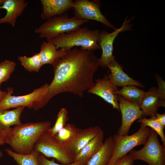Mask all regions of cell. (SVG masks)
<instances>
[{"mask_svg":"<svg viewBox=\"0 0 165 165\" xmlns=\"http://www.w3.org/2000/svg\"><path fill=\"white\" fill-rule=\"evenodd\" d=\"M16 66L15 62L8 60L0 63V81L2 83L8 80Z\"/></svg>","mask_w":165,"mask_h":165,"instance_id":"83f0119b","label":"cell"},{"mask_svg":"<svg viewBox=\"0 0 165 165\" xmlns=\"http://www.w3.org/2000/svg\"><path fill=\"white\" fill-rule=\"evenodd\" d=\"M94 86L87 90L88 93L96 94L111 105L113 108L120 111L118 96L115 93L117 86L113 84L105 75L102 79L95 80Z\"/></svg>","mask_w":165,"mask_h":165,"instance_id":"7c38bea8","label":"cell"},{"mask_svg":"<svg viewBox=\"0 0 165 165\" xmlns=\"http://www.w3.org/2000/svg\"><path fill=\"white\" fill-rule=\"evenodd\" d=\"M42 11L40 17L47 20L65 13L74 6L72 0H41Z\"/></svg>","mask_w":165,"mask_h":165,"instance_id":"9a60e30c","label":"cell"},{"mask_svg":"<svg viewBox=\"0 0 165 165\" xmlns=\"http://www.w3.org/2000/svg\"><path fill=\"white\" fill-rule=\"evenodd\" d=\"M66 50L62 49H57L52 43L43 42L40 47L39 52L42 65L50 64L52 65L57 60L62 57Z\"/></svg>","mask_w":165,"mask_h":165,"instance_id":"44dd1931","label":"cell"},{"mask_svg":"<svg viewBox=\"0 0 165 165\" xmlns=\"http://www.w3.org/2000/svg\"><path fill=\"white\" fill-rule=\"evenodd\" d=\"M5 150L18 165H39V157L41 153L35 150L28 154H19L8 148H6Z\"/></svg>","mask_w":165,"mask_h":165,"instance_id":"603a6c76","label":"cell"},{"mask_svg":"<svg viewBox=\"0 0 165 165\" xmlns=\"http://www.w3.org/2000/svg\"><path fill=\"white\" fill-rule=\"evenodd\" d=\"M88 21L75 16L70 18L68 14L65 13L46 20L36 28L34 31L36 34H38L41 38H46L48 40L61 34L75 31Z\"/></svg>","mask_w":165,"mask_h":165,"instance_id":"277c9868","label":"cell"},{"mask_svg":"<svg viewBox=\"0 0 165 165\" xmlns=\"http://www.w3.org/2000/svg\"><path fill=\"white\" fill-rule=\"evenodd\" d=\"M55 159L53 158L51 160H49L46 158L43 154L41 153L39 157V165H85L80 162H74L73 163L69 164H59L56 163Z\"/></svg>","mask_w":165,"mask_h":165,"instance_id":"f1b7e54d","label":"cell"},{"mask_svg":"<svg viewBox=\"0 0 165 165\" xmlns=\"http://www.w3.org/2000/svg\"><path fill=\"white\" fill-rule=\"evenodd\" d=\"M145 91L134 86H127L117 90L115 93L129 103L139 107Z\"/></svg>","mask_w":165,"mask_h":165,"instance_id":"7402d4cb","label":"cell"},{"mask_svg":"<svg viewBox=\"0 0 165 165\" xmlns=\"http://www.w3.org/2000/svg\"><path fill=\"white\" fill-rule=\"evenodd\" d=\"M158 122L165 127V114H160L157 113L155 115Z\"/></svg>","mask_w":165,"mask_h":165,"instance_id":"1f68e13d","label":"cell"},{"mask_svg":"<svg viewBox=\"0 0 165 165\" xmlns=\"http://www.w3.org/2000/svg\"><path fill=\"white\" fill-rule=\"evenodd\" d=\"M156 78L159 87L158 89L157 90V92L161 98L164 100L165 98V82L160 77H156Z\"/></svg>","mask_w":165,"mask_h":165,"instance_id":"4dcf8cb0","label":"cell"},{"mask_svg":"<svg viewBox=\"0 0 165 165\" xmlns=\"http://www.w3.org/2000/svg\"><path fill=\"white\" fill-rule=\"evenodd\" d=\"M134 161L129 155H127L110 163L108 165H134Z\"/></svg>","mask_w":165,"mask_h":165,"instance_id":"f546056e","label":"cell"},{"mask_svg":"<svg viewBox=\"0 0 165 165\" xmlns=\"http://www.w3.org/2000/svg\"><path fill=\"white\" fill-rule=\"evenodd\" d=\"M161 106H165V101L161 98L157 90L152 89L148 92H145L139 107L143 112L142 118L146 116L155 115L158 107Z\"/></svg>","mask_w":165,"mask_h":165,"instance_id":"ac0fdd59","label":"cell"},{"mask_svg":"<svg viewBox=\"0 0 165 165\" xmlns=\"http://www.w3.org/2000/svg\"><path fill=\"white\" fill-rule=\"evenodd\" d=\"M74 2V16L81 19L97 21L108 28L116 29L101 13L99 1L76 0Z\"/></svg>","mask_w":165,"mask_h":165,"instance_id":"30bf717a","label":"cell"},{"mask_svg":"<svg viewBox=\"0 0 165 165\" xmlns=\"http://www.w3.org/2000/svg\"><path fill=\"white\" fill-rule=\"evenodd\" d=\"M4 145V144L3 142L2 141L0 140V146Z\"/></svg>","mask_w":165,"mask_h":165,"instance_id":"d590c367","label":"cell"},{"mask_svg":"<svg viewBox=\"0 0 165 165\" xmlns=\"http://www.w3.org/2000/svg\"><path fill=\"white\" fill-rule=\"evenodd\" d=\"M138 122L141 123L140 126L150 127L155 131L159 135L163 145L165 146V136L163 131L165 127L157 122L155 115L151 116L150 119L142 118L138 119Z\"/></svg>","mask_w":165,"mask_h":165,"instance_id":"d4e9b609","label":"cell"},{"mask_svg":"<svg viewBox=\"0 0 165 165\" xmlns=\"http://www.w3.org/2000/svg\"><path fill=\"white\" fill-rule=\"evenodd\" d=\"M99 32L98 30L80 28L47 41L53 43L57 49L68 50L75 46H81V49L93 51L101 49L97 42Z\"/></svg>","mask_w":165,"mask_h":165,"instance_id":"3957f363","label":"cell"},{"mask_svg":"<svg viewBox=\"0 0 165 165\" xmlns=\"http://www.w3.org/2000/svg\"><path fill=\"white\" fill-rule=\"evenodd\" d=\"M52 65L53 79L42 100L36 106L35 111L44 107L54 96L62 93L83 97L84 92L95 85L94 75L100 66L99 58L93 51L77 48L66 50L64 55Z\"/></svg>","mask_w":165,"mask_h":165,"instance_id":"6da1fadb","label":"cell"},{"mask_svg":"<svg viewBox=\"0 0 165 165\" xmlns=\"http://www.w3.org/2000/svg\"><path fill=\"white\" fill-rule=\"evenodd\" d=\"M28 4L24 0H5L0 9L6 11V15L0 18V24L7 23L15 27L17 17L20 16Z\"/></svg>","mask_w":165,"mask_h":165,"instance_id":"2e32d148","label":"cell"},{"mask_svg":"<svg viewBox=\"0 0 165 165\" xmlns=\"http://www.w3.org/2000/svg\"><path fill=\"white\" fill-rule=\"evenodd\" d=\"M130 21V20L125 18L121 27L119 29H114L112 33L104 30L100 31L97 42L102 50L101 56L99 58L100 66L102 68L107 67L115 59V57L113 55L114 41L120 32L130 30L132 26L131 24H129Z\"/></svg>","mask_w":165,"mask_h":165,"instance_id":"9c48e42d","label":"cell"},{"mask_svg":"<svg viewBox=\"0 0 165 165\" xmlns=\"http://www.w3.org/2000/svg\"><path fill=\"white\" fill-rule=\"evenodd\" d=\"M115 143L113 136L108 137L100 150L86 165H108L113 155Z\"/></svg>","mask_w":165,"mask_h":165,"instance_id":"ffe728a7","label":"cell"},{"mask_svg":"<svg viewBox=\"0 0 165 165\" xmlns=\"http://www.w3.org/2000/svg\"><path fill=\"white\" fill-rule=\"evenodd\" d=\"M107 67L111 71L108 75L110 81L116 86H137L144 87V86L139 82L129 77L123 71L122 66L115 59Z\"/></svg>","mask_w":165,"mask_h":165,"instance_id":"e0dca14e","label":"cell"},{"mask_svg":"<svg viewBox=\"0 0 165 165\" xmlns=\"http://www.w3.org/2000/svg\"><path fill=\"white\" fill-rule=\"evenodd\" d=\"M104 138L103 131L91 140L76 155L73 156L74 162L82 163L86 165L90 160L102 147Z\"/></svg>","mask_w":165,"mask_h":165,"instance_id":"d6986e66","label":"cell"},{"mask_svg":"<svg viewBox=\"0 0 165 165\" xmlns=\"http://www.w3.org/2000/svg\"><path fill=\"white\" fill-rule=\"evenodd\" d=\"M3 153L2 151L0 149V159H1Z\"/></svg>","mask_w":165,"mask_h":165,"instance_id":"e575fe53","label":"cell"},{"mask_svg":"<svg viewBox=\"0 0 165 165\" xmlns=\"http://www.w3.org/2000/svg\"><path fill=\"white\" fill-rule=\"evenodd\" d=\"M5 0H0V6H2L4 3Z\"/></svg>","mask_w":165,"mask_h":165,"instance_id":"836d02e7","label":"cell"},{"mask_svg":"<svg viewBox=\"0 0 165 165\" xmlns=\"http://www.w3.org/2000/svg\"><path fill=\"white\" fill-rule=\"evenodd\" d=\"M50 121L29 122L15 126L6 144L13 151L20 154L30 153L40 137L51 127Z\"/></svg>","mask_w":165,"mask_h":165,"instance_id":"7a4b0ae2","label":"cell"},{"mask_svg":"<svg viewBox=\"0 0 165 165\" xmlns=\"http://www.w3.org/2000/svg\"><path fill=\"white\" fill-rule=\"evenodd\" d=\"M18 60L22 65L29 72H38L42 66L39 53H35L31 57L18 56Z\"/></svg>","mask_w":165,"mask_h":165,"instance_id":"cb8c5ba5","label":"cell"},{"mask_svg":"<svg viewBox=\"0 0 165 165\" xmlns=\"http://www.w3.org/2000/svg\"><path fill=\"white\" fill-rule=\"evenodd\" d=\"M1 83H2V82L0 81V90H0V87H1Z\"/></svg>","mask_w":165,"mask_h":165,"instance_id":"8d00e7d4","label":"cell"},{"mask_svg":"<svg viewBox=\"0 0 165 165\" xmlns=\"http://www.w3.org/2000/svg\"><path fill=\"white\" fill-rule=\"evenodd\" d=\"M77 128L73 124L66 123L55 135L60 143L65 144L70 141L74 136Z\"/></svg>","mask_w":165,"mask_h":165,"instance_id":"484cf974","label":"cell"},{"mask_svg":"<svg viewBox=\"0 0 165 165\" xmlns=\"http://www.w3.org/2000/svg\"><path fill=\"white\" fill-rule=\"evenodd\" d=\"M119 108L122 116L121 126L117 134L121 136L128 135L130 127L134 122L142 118L143 112L139 107L129 102L122 97L118 95Z\"/></svg>","mask_w":165,"mask_h":165,"instance_id":"8fae6325","label":"cell"},{"mask_svg":"<svg viewBox=\"0 0 165 165\" xmlns=\"http://www.w3.org/2000/svg\"><path fill=\"white\" fill-rule=\"evenodd\" d=\"M68 119L67 109L65 108H61L58 114L54 126L48 130V132L52 135L55 136L65 125Z\"/></svg>","mask_w":165,"mask_h":165,"instance_id":"4316f807","label":"cell"},{"mask_svg":"<svg viewBox=\"0 0 165 165\" xmlns=\"http://www.w3.org/2000/svg\"><path fill=\"white\" fill-rule=\"evenodd\" d=\"M24 107L20 106L12 110H0V140L6 144L11 134L13 126L22 123L20 116Z\"/></svg>","mask_w":165,"mask_h":165,"instance_id":"4fadbf2b","label":"cell"},{"mask_svg":"<svg viewBox=\"0 0 165 165\" xmlns=\"http://www.w3.org/2000/svg\"><path fill=\"white\" fill-rule=\"evenodd\" d=\"M103 131L99 126L85 129L77 128L73 138L64 144L73 156L77 154L91 140Z\"/></svg>","mask_w":165,"mask_h":165,"instance_id":"5bb4252c","label":"cell"},{"mask_svg":"<svg viewBox=\"0 0 165 165\" xmlns=\"http://www.w3.org/2000/svg\"><path fill=\"white\" fill-rule=\"evenodd\" d=\"M144 145L139 150L133 149L129 152L134 161L141 160L149 165H165V146L160 144L158 134L153 130Z\"/></svg>","mask_w":165,"mask_h":165,"instance_id":"5b68a950","label":"cell"},{"mask_svg":"<svg viewBox=\"0 0 165 165\" xmlns=\"http://www.w3.org/2000/svg\"><path fill=\"white\" fill-rule=\"evenodd\" d=\"M151 129L140 126L138 130L130 135L121 136L117 134L113 136L115 146L109 163L127 155L135 147L144 145L150 134Z\"/></svg>","mask_w":165,"mask_h":165,"instance_id":"ba28073f","label":"cell"},{"mask_svg":"<svg viewBox=\"0 0 165 165\" xmlns=\"http://www.w3.org/2000/svg\"><path fill=\"white\" fill-rule=\"evenodd\" d=\"M49 84L46 83L35 89L29 94L22 96H13V90L12 87L6 88V96L0 101V110H8L19 107H27L34 109L42 100L46 94Z\"/></svg>","mask_w":165,"mask_h":165,"instance_id":"52a82bcc","label":"cell"},{"mask_svg":"<svg viewBox=\"0 0 165 165\" xmlns=\"http://www.w3.org/2000/svg\"><path fill=\"white\" fill-rule=\"evenodd\" d=\"M7 93V91H3L0 90V101L4 97L6 96Z\"/></svg>","mask_w":165,"mask_h":165,"instance_id":"d6a6232c","label":"cell"},{"mask_svg":"<svg viewBox=\"0 0 165 165\" xmlns=\"http://www.w3.org/2000/svg\"><path fill=\"white\" fill-rule=\"evenodd\" d=\"M34 149L47 158L56 159L62 164L74 162L73 156L65 145L59 142L48 130L39 138L34 146Z\"/></svg>","mask_w":165,"mask_h":165,"instance_id":"8992f818","label":"cell"}]
</instances>
